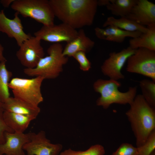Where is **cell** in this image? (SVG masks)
Segmentation results:
<instances>
[{"label": "cell", "mask_w": 155, "mask_h": 155, "mask_svg": "<svg viewBox=\"0 0 155 155\" xmlns=\"http://www.w3.org/2000/svg\"><path fill=\"white\" fill-rule=\"evenodd\" d=\"M6 62L0 64V101L4 102L10 96L8 84L12 76L6 66Z\"/></svg>", "instance_id": "22"}, {"label": "cell", "mask_w": 155, "mask_h": 155, "mask_svg": "<svg viewBox=\"0 0 155 155\" xmlns=\"http://www.w3.org/2000/svg\"><path fill=\"white\" fill-rule=\"evenodd\" d=\"M3 117L7 126L14 132L24 133L34 118L20 114L5 111Z\"/></svg>", "instance_id": "18"}, {"label": "cell", "mask_w": 155, "mask_h": 155, "mask_svg": "<svg viewBox=\"0 0 155 155\" xmlns=\"http://www.w3.org/2000/svg\"><path fill=\"white\" fill-rule=\"evenodd\" d=\"M147 28L148 30L146 32L129 40V46L134 50L144 48L155 51V25L147 26Z\"/></svg>", "instance_id": "19"}, {"label": "cell", "mask_w": 155, "mask_h": 155, "mask_svg": "<svg viewBox=\"0 0 155 155\" xmlns=\"http://www.w3.org/2000/svg\"><path fill=\"white\" fill-rule=\"evenodd\" d=\"M126 17L143 26L155 25V4L148 0H137Z\"/></svg>", "instance_id": "12"}, {"label": "cell", "mask_w": 155, "mask_h": 155, "mask_svg": "<svg viewBox=\"0 0 155 155\" xmlns=\"http://www.w3.org/2000/svg\"><path fill=\"white\" fill-rule=\"evenodd\" d=\"M154 151L153 152V153H152V155H154Z\"/></svg>", "instance_id": "32"}, {"label": "cell", "mask_w": 155, "mask_h": 155, "mask_svg": "<svg viewBox=\"0 0 155 155\" xmlns=\"http://www.w3.org/2000/svg\"><path fill=\"white\" fill-rule=\"evenodd\" d=\"M78 31L68 25L62 23L44 26L34 33V36L40 40L54 43L68 42L75 38Z\"/></svg>", "instance_id": "9"}, {"label": "cell", "mask_w": 155, "mask_h": 155, "mask_svg": "<svg viewBox=\"0 0 155 155\" xmlns=\"http://www.w3.org/2000/svg\"><path fill=\"white\" fill-rule=\"evenodd\" d=\"M141 94L147 102L155 109V82L147 79L139 82Z\"/></svg>", "instance_id": "23"}, {"label": "cell", "mask_w": 155, "mask_h": 155, "mask_svg": "<svg viewBox=\"0 0 155 155\" xmlns=\"http://www.w3.org/2000/svg\"><path fill=\"white\" fill-rule=\"evenodd\" d=\"M4 48L0 43V64L4 62H6L7 60L3 55Z\"/></svg>", "instance_id": "29"}, {"label": "cell", "mask_w": 155, "mask_h": 155, "mask_svg": "<svg viewBox=\"0 0 155 155\" xmlns=\"http://www.w3.org/2000/svg\"><path fill=\"white\" fill-rule=\"evenodd\" d=\"M55 17L76 29L91 25L98 6L97 0H49Z\"/></svg>", "instance_id": "1"}, {"label": "cell", "mask_w": 155, "mask_h": 155, "mask_svg": "<svg viewBox=\"0 0 155 155\" xmlns=\"http://www.w3.org/2000/svg\"><path fill=\"white\" fill-rule=\"evenodd\" d=\"M135 51L128 46L119 52L110 53L108 58L101 67L102 73L110 79L117 81L124 79L125 76L121 71L128 58L134 53Z\"/></svg>", "instance_id": "10"}, {"label": "cell", "mask_w": 155, "mask_h": 155, "mask_svg": "<svg viewBox=\"0 0 155 155\" xmlns=\"http://www.w3.org/2000/svg\"><path fill=\"white\" fill-rule=\"evenodd\" d=\"M86 53L80 51L75 53L72 57L79 63L80 69L82 70L86 71L91 68V63L87 58Z\"/></svg>", "instance_id": "27"}, {"label": "cell", "mask_w": 155, "mask_h": 155, "mask_svg": "<svg viewBox=\"0 0 155 155\" xmlns=\"http://www.w3.org/2000/svg\"><path fill=\"white\" fill-rule=\"evenodd\" d=\"M39 38L31 36L20 46L16 55L21 64L26 68L32 69L44 57V53Z\"/></svg>", "instance_id": "8"}, {"label": "cell", "mask_w": 155, "mask_h": 155, "mask_svg": "<svg viewBox=\"0 0 155 155\" xmlns=\"http://www.w3.org/2000/svg\"><path fill=\"white\" fill-rule=\"evenodd\" d=\"M125 115L136 139L137 147L142 146L155 130V109L151 106L142 95H136Z\"/></svg>", "instance_id": "2"}, {"label": "cell", "mask_w": 155, "mask_h": 155, "mask_svg": "<svg viewBox=\"0 0 155 155\" xmlns=\"http://www.w3.org/2000/svg\"><path fill=\"white\" fill-rule=\"evenodd\" d=\"M94 31L98 38L119 43L123 42L127 37L136 38L142 33L138 31H125L113 26H108L104 28L97 27L95 28Z\"/></svg>", "instance_id": "15"}, {"label": "cell", "mask_w": 155, "mask_h": 155, "mask_svg": "<svg viewBox=\"0 0 155 155\" xmlns=\"http://www.w3.org/2000/svg\"><path fill=\"white\" fill-rule=\"evenodd\" d=\"M137 0H109L106 7L111 13L120 17H126L130 13Z\"/></svg>", "instance_id": "21"}, {"label": "cell", "mask_w": 155, "mask_h": 155, "mask_svg": "<svg viewBox=\"0 0 155 155\" xmlns=\"http://www.w3.org/2000/svg\"><path fill=\"white\" fill-rule=\"evenodd\" d=\"M14 0H2L0 2L5 7H8L11 4Z\"/></svg>", "instance_id": "30"}, {"label": "cell", "mask_w": 155, "mask_h": 155, "mask_svg": "<svg viewBox=\"0 0 155 155\" xmlns=\"http://www.w3.org/2000/svg\"><path fill=\"white\" fill-rule=\"evenodd\" d=\"M113 26L121 30L129 32L140 31L145 33L148 28L131 20L126 17L116 18L113 16L108 17L103 24L102 26L106 27Z\"/></svg>", "instance_id": "20"}, {"label": "cell", "mask_w": 155, "mask_h": 155, "mask_svg": "<svg viewBox=\"0 0 155 155\" xmlns=\"http://www.w3.org/2000/svg\"><path fill=\"white\" fill-rule=\"evenodd\" d=\"M31 132L27 133L7 132L5 142L0 144L1 155H25L23 147L30 141Z\"/></svg>", "instance_id": "14"}, {"label": "cell", "mask_w": 155, "mask_h": 155, "mask_svg": "<svg viewBox=\"0 0 155 155\" xmlns=\"http://www.w3.org/2000/svg\"><path fill=\"white\" fill-rule=\"evenodd\" d=\"M11 6L24 17L31 18L43 25L54 24L55 17L48 0H14Z\"/></svg>", "instance_id": "5"}, {"label": "cell", "mask_w": 155, "mask_h": 155, "mask_svg": "<svg viewBox=\"0 0 155 155\" xmlns=\"http://www.w3.org/2000/svg\"><path fill=\"white\" fill-rule=\"evenodd\" d=\"M44 79L41 77L31 79L18 77L11 79L8 84L13 97L35 106L43 101L41 86Z\"/></svg>", "instance_id": "6"}, {"label": "cell", "mask_w": 155, "mask_h": 155, "mask_svg": "<svg viewBox=\"0 0 155 155\" xmlns=\"http://www.w3.org/2000/svg\"><path fill=\"white\" fill-rule=\"evenodd\" d=\"M0 155H1L0 154Z\"/></svg>", "instance_id": "34"}, {"label": "cell", "mask_w": 155, "mask_h": 155, "mask_svg": "<svg viewBox=\"0 0 155 155\" xmlns=\"http://www.w3.org/2000/svg\"><path fill=\"white\" fill-rule=\"evenodd\" d=\"M2 105L5 111L20 114L35 119L40 111L39 106H35L14 97H10Z\"/></svg>", "instance_id": "17"}, {"label": "cell", "mask_w": 155, "mask_h": 155, "mask_svg": "<svg viewBox=\"0 0 155 155\" xmlns=\"http://www.w3.org/2000/svg\"><path fill=\"white\" fill-rule=\"evenodd\" d=\"M137 148L138 155H150L155 149V130L142 146Z\"/></svg>", "instance_id": "25"}, {"label": "cell", "mask_w": 155, "mask_h": 155, "mask_svg": "<svg viewBox=\"0 0 155 155\" xmlns=\"http://www.w3.org/2000/svg\"></svg>", "instance_id": "36"}, {"label": "cell", "mask_w": 155, "mask_h": 155, "mask_svg": "<svg viewBox=\"0 0 155 155\" xmlns=\"http://www.w3.org/2000/svg\"><path fill=\"white\" fill-rule=\"evenodd\" d=\"M19 13L16 12L14 18L10 19L5 15L3 11L0 13V31L5 33L8 36L14 38L19 46L31 36L24 31Z\"/></svg>", "instance_id": "13"}, {"label": "cell", "mask_w": 155, "mask_h": 155, "mask_svg": "<svg viewBox=\"0 0 155 155\" xmlns=\"http://www.w3.org/2000/svg\"><path fill=\"white\" fill-rule=\"evenodd\" d=\"M61 144H53L46 137L45 131L31 132L30 141L23 146L27 155H58L62 149Z\"/></svg>", "instance_id": "11"}, {"label": "cell", "mask_w": 155, "mask_h": 155, "mask_svg": "<svg viewBox=\"0 0 155 155\" xmlns=\"http://www.w3.org/2000/svg\"><path fill=\"white\" fill-rule=\"evenodd\" d=\"M105 150L102 145L97 144L84 151H75L69 149L61 152L59 155H104Z\"/></svg>", "instance_id": "24"}, {"label": "cell", "mask_w": 155, "mask_h": 155, "mask_svg": "<svg viewBox=\"0 0 155 155\" xmlns=\"http://www.w3.org/2000/svg\"><path fill=\"white\" fill-rule=\"evenodd\" d=\"M127 61V71L149 77L155 82V51L138 48Z\"/></svg>", "instance_id": "7"}, {"label": "cell", "mask_w": 155, "mask_h": 155, "mask_svg": "<svg viewBox=\"0 0 155 155\" xmlns=\"http://www.w3.org/2000/svg\"><path fill=\"white\" fill-rule=\"evenodd\" d=\"M112 155H138L137 149L131 144H121Z\"/></svg>", "instance_id": "26"}, {"label": "cell", "mask_w": 155, "mask_h": 155, "mask_svg": "<svg viewBox=\"0 0 155 155\" xmlns=\"http://www.w3.org/2000/svg\"></svg>", "instance_id": "35"}, {"label": "cell", "mask_w": 155, "mask_h": 155, "mask_svg": "<svg viewBox=\"0 0 155 155\" xmlns=\"http://www.w3.org/2000/svg\"><path fill=\"white\" fill-rule=\"evenodd\" d=\"M109 0H98V6H106L109 3Z\"/></svg>", "instance_id": "31"}, {"label": "cell", "mask_w": 155, "mask_h": 155, "mask_svg": "<svg viewBox=\"0 0 155 155\" xmlns=\"http://www.w3.org/2000/svg\"><path fill=\"white\" fill-rule=\"evenodd\" d=\"M63 49L60 43L51 44L47 50L48 55L41 58L35 68H25L24 73L29 76H40L44 79L57 78L68 60V57L63 54Z\"/></svg>", "instance_id": "4"}, {"label": "cell", "mask_w": 155, "mask_h": 155, "mask_svg": "<svg viewBox=\"0 0 155 155\" xmlns=\"http://www.w3.org/2000/svg\"><path fill=\"white\" fill-rule=\"evenodd\" d=\"M121 84L117 80L111 79H98L93 85V89L100 96L96 101L97 106L106 109L113 104H130L136 95L137 87H129L125 92L119 91Z\"/></svg>", "instance_id": "3"}, {"label": "cell", "mask_w": 155, "mask_h": 155, "mask_svg": "<svg viewBox=\"0 0 155 155\" xmlns=\"http://www.w3.org/2000/svg\"><path fill=\"white\" fill-rule=\"evenodd\" d=\"M5 110L2 103L0 101V144L5 142V134L6 132H13L6 125L4 120L3 114Z\"/></svg>", "instance_id": "28"}, {"label": "cell", "mask_w": 155, "mask_h": 155, "mask_svg": "<svg viewBox=\"0 0 155 155\" xmlns=\"http://www.w3.org/2000/svg\"><path fill=\"white\" fill-rule=\"evenodd\" d=\"M94 45V42L87 36L84 30L81 29L78 31L76 37L67 43L63 54L68 57H72L75 53L80 51L87 53L92 49Z\"/></svg>", "instance_id": "16"}, {"label": "cell", "mask_w": 155, "mask_h": 155, "mask_svg": "<svg viewBox=\"0 0 155 155\" xmlns=\"http://www.w3.org/2000/svg\"><path fill=\"white\" fill-rule=\"evenodd\" d=\"M1 11H0V13H1Z\"/></svg>", "instance_id": "33"}]
</instances>
